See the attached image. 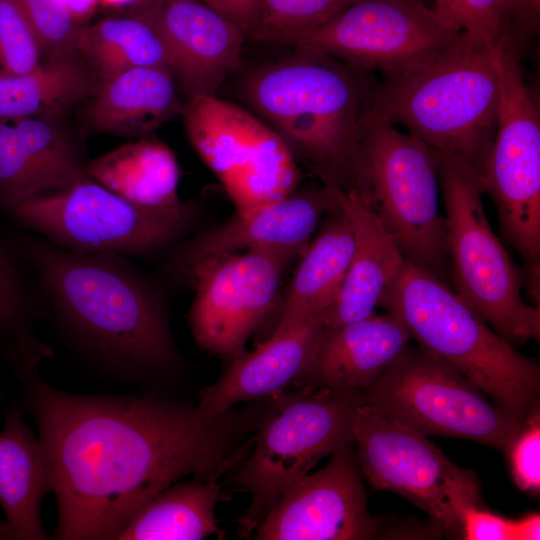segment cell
I'll list each match as a JSON object with an SVG mask.
<instances>
[{
  "label": "cell",
  "mask_w": 540,
  "mask_h": 540,
  "mask_svg": "<svg viewBox=\"0 0 540 540\" xmlns=\"http://www.w3.org/2000/svg\"><path fill=\"white\" fill-rule=\"evenodd\" d=\"M327 309L280 334L268 336L254 351L229 361L219 379L200 391L198 408L216 415L237 403L284 391L311 365L326 327Z\"/></svg>",
  "instance_id": "cell-20"
},
{
  "label": "cell",
  "mask_w": 540,
  "mask_h": 540,
  "mask_svg": "<svg viewBox=\"0 0 540 540\" xmlns=\"http://www.w3.org/2000/svg\"><path fill=\"white\" fill-rule=\"evenodd\" d=\"M51 491L49 468L38 437L17 409L7 411L0 431V507L9 539H48L41 505Z\"/></svg>",
  "instance_id": "cell-24"
},
{
  "label": "cell",
  "mask_w": 540,
  "mask_h": 540,
  "mask_svg": "<svg viewBox=\"0 0 540 540\" xmlns=\"http://www.w3.org/2000/svg\"><path fill=\"white\" fill-rule=\"evenodd\" d=\"M516 486L525 492L540 491V413L533 412L506 452Z\"/></svg>",
  "instance_id": "cell-35"
},
{
  "label": "cell",
  "mask_w": 540,
  "mask_h": 540,
  "mask_svg": "<svg viewBox=\"0 0 540 540\" xmlns=\"http://www.w3.org/2000/svg\"><path fill=\"white\" fill-rule=\"evenodd\" d=\"M462 37L423 0H361L296 46L331 56L361 72L401 75L427 67Z\"/></svg>",
  "instance_id": "cell-13"
},
{
  "label": "cell",
  "mask_w": 540,
  "mask_h": 540,
  "mask_svg": "<svg viewBox=\"0 0 540 540\" xmlns=\"http://www.w3.org/2000/svg\"><path fill=\"white\" fill-rule=\"evenodd\" d=\"M218 479L176 482L132 517L117 540H199L223 535L215 516L224 501Z\"/></svg>",
  "instance_id": "cell-27"
},
{
  "label": "cell",
  "mask_w": 540,
  "mask_h": 540,
  "mask_svg": "<svg viewBox=\"0 0 540 540\" xmlns=\"http://www.w3.org/2000/svg\"><path fill=\"white\" fill-rule=\"evenodd\" d=\"M353 247L349 218L337 207L324 217L317 235L303 251L269 336L280 334L333 304L346 277Z\"/></svg>",
  "instance_id": "cell-26"
},
{
  "label": "cell",
  "mask_w": 540,
  "mask_h": 540,
  "mask_svg": "<svg viewBox=\"0 0 540 540\" xmlns=\"http://www.w3.org/2000/svg\"><path fill=\"white\" fill-rule=\"evenodd\" d=\"M352 445L337 449L322 469L288 487L256 527L255 539L375 538L379 524L369 512L362 473Z\"/></svg>",
  "instance_id": "cell-16"
},
{
  "label": "cell",
  "mask_w": 540,
  "mask_h": 540,
  "mask_svg": "<svg viewBox=\"0 0 540 540\" xmlns=\"http://www.w3.org/2000/svg\"><path fill=\"white\" fill-rule=\"evenodd\" d=\"M364 404L425 436L474 441L507 452L524 423L498 407L457 369L408 346L363 391Z\"/></svg>",
  "instance_id": "cell-9"
},
{
  "label": "cell",
  "mask_w": 540,
  "mask_h": 540,
  "mask_svg": "<svg viewBox=\"0 0 540 540\" xmlns=\"http://www.w3.org/2000/svg\"><path fill=\"white\" fill-rule=\"evenodd\" d=\"M410 339L402 323L388 312L326 325L311 365L292 385L364 391L405 351Z\"/></svg>",
  "instance_id": "cell-22"
},
{
  "label": "cell",
  "mask_w": 540,
  "mask_h": 540,
  "mask_svg": "<svg viewBox=\"0 0 540 540\" xmlns=\"http://www.w3.org/2000/svg\"><path fill=\"white\" fill-rule=\"evenodd\" d=\"M37 310L9 254L0 245V355L20 379L37 375L52 350L36 333Z\"/></svg>",
  "instance_id": "cell-30"
},
{
  "label": "cell",
  "mask_w": 540,
  "mask_h": 540,
  "mask_svg": "<svg viewBox=\"0 0 540 540\" xmlns=\"http://www.w3.org/2000/svg\"><path fill=\"white\" fill-rule=\"evenodd\" d=\"M446 214L451 286L512 346L539 340V306L522 297L525 272L511 259L487 219L481 172L460 159L435 153Z\"/></svg>",
  "instance_id": "cell-6"
},
{
  "label": "cell",
  "mask_w": 540,
  "mask_h": 540,
  "mask_svg": "<svg viewBox=\"0 0 540 540\" xmlns=\"http://www.w3.org/2000/svg\"><path fill=\"white\" fill-rule=\"evenodd\" d=\"M500 103L495 136L482 169L484 193L497 208L501 233L521 256L526 273L540 265V114L527 84L520 50L503 36L496 45Z\"/></svg>",
  "instance_id": "cell-10"
},
{
  "label": "cell",
  "mask_w": 540,
  "mask_h": 540,
  "mask_svg": "<svg viewBox=\"0 0 540 540\" xmlns=\"http://www.w3.org/2000/svg\"><path fill=\"white\" fill-rule=\"evenodd\" d=\"M221 14L245 36H249L257 25L260 15V0H199Z\"/></svg>",
  "instance_id": "cell-38"
},
{
  "label": "cell",
  "mask_w": 540,
  "mask_h": 540,
  "mask_svg": "<svg viewBox=\"0 0 540 540\" xmlns=\"http://www.w3.org/2000/svg\"><path fill=\"white\" fill-rule=\"evenodd\" d=\"M540 0H510L507 29L520 48L538 34Z\"/></svg>",
  "instance_id": "cell-37"
},
{
  "label": "cell",
  "mask_w": 540,
  "mask_h": 540,
  "mask_svg": "<svg viewBox=\"0 0 540 540\" xmlns=\"http://www.w3.org/2000/svg\"><path fill=\"white\" fill-rule=\"evenodd\" d=\"M465 540H513V519L483 506L466 508L461 515V535Z\"/></svg>",
  "instance_id": "cell-36"
},
{
  "label": "cell",
  "mask_w": 540,
  "mask_h": 540,
  "mask_svg": "<svg viewBox=\"0 0 540 540\" xmlns=\"http://www.w3.org/2000/svg\"><path fill=\"white\" fill-rule=\"evenodd\" d=\"M180 113L191 145L236 212L293 194L299 181L293 153L269 125L216 95H188Z\"/></svg>",
  "instance_id": "cell-12"
},
{
  "label": "cell",
  "mask_w": 540,
  "mask_h": 540,
  "mask_svg": "<svg viewBox=\"0 0 540 540\" xmlns=\"http://www.w3.org/2000/svg\"><path fill=\"white\" fill-rule=\"evenodd\" d=\"M366 198L405 261L451 287L434 152L368 106L361 122Z\"/></svg>",
  "instance_id": "cell-8"
},
{
  "label": "cell",
  "mask_w": 540,
  "mask_h": 540,
  "mask_svg": "<svg viewBox=\"0 0 540 540\" xmlns=\"http://www.w3.org/2000/svg\"><path fill=\"white\" fill-rule=\"evenodd\" d=\"M134 14L155 28L188 95H215L240 63L245 35L199 0H146Z\"/></svg>",
  "instance_id": "cell-17"
},
{
  "label": "cell",
  "mask_w": 540,
  "mask_h": 540,
  "mask_svg": "<svg viewBox=\"0 0 540 540\" xmlns=\"http://www.w3.org/2000/svg\"><path fill=\"white\" fill-rule=\"evenodd\" d=\"M88 178L81 150L57 116L0 120V205Z\"/></svg>",
  "instance_id": "cell-18"
},
{
  "label": "cell",
  "mask_w": 540,
  "mask_h": 540,
  "mask_svg": "<svg viewBox=\"0 0 540 540\" xmlns=\"http://www.w3.org/2000/svg\"><path fill=\"white\" fill-rule=\"evenodd\" d=\"M299 253L251 249L198 260L187 267L195 297L189 324L196 343L229 361L274 309L285 269Z\"/></svg>",
  "instance_id": "cell-15"
},
{
  "label": "cell",
  "mask_w": 540,
  "mask_h": 540,
  "mask_svg": "<svg viewBox=\"0 0 540 540\" xmlns=\"http://www.w3.org/2000/svg\"><path fill=\"white\" fill-rule=\"evenodd\" d=\"M23 251L54 315L87 354L132 377L177 365L165 302L126 256L40 239Z\"/></svg>",
  "instance_id": "cell-2"
},
{
  "label": "cell",
  "mask_w": 540,
  "mask_h": 540,
  "mask_svg": "<svg viewBox=\"0 0 540 540\" xmlns=\"http://www.w3.org/2000/svg\"><path fill=\"white\" fill-rule=\"evenodd\" d=\"M88 177L143 209L168 215H191L178 195L179 166L163 142L141 137L86 163Z\"/></svg>",
  "instance_id": "cell-25"
},
{
  "label": "cell",
  "mask_w": 540,
  "mask_h": 540,
  "mask_svg": "<svg viewBox=\"0 0 540 540\" xmlns=\"http://www.w3.org/2000/svg\"><path fill=\"white\" fill-rule=\"evenodd\" d=\"M77 53L101 80L140 67L170 70L168 54L159 34L148 21L136 14L82 26Z\"/></svg>",
  "instance_id": "cell-29"
},
{
  "label": "cell",
  "mask_w": 540,
  "mask_h": 540,
  "mask_svg": "<svg viewBox=\"0 0 540 540\" xmlns=\"http://www.w3.org/2000/svg\"><path fill=\"white\" fill-rule=\"evenodd\" d=\"M1 397H2V393H1V391H0V398H1Z\"/></svg>",
  "instance_id": "cell-41"
},
{
  "label": "cell",
  "mask_w": 540,
  "mask_h": 540,
  "mask_svg": "<svg viewBox=\"0 0 540 540\" xmlns=\"http://www.w3.org/2000/svg\"><path fill=\"white\" fill-rule=\"evenodd\" d=\"M361 0H260L251 40L296 45L344 8Z\"/></svg>",
  "instance_id": "cell-31"
},
{
  "label": "cell",
  "mask_w": 540,
  "mask_h": 540,
  "mask_svg": "<svg viewBox=\"0 0 540 540\" xmlns=\"http://www.w3.org/2000/svg\"><path fill=\"white\" fill-rule=\"evenodd\" d=\"M254 433L252 451L233 477L250 494L238 532L252 536L280 495L324 457L353 444L351 421L363 391L304 387L281 391Z\"/></svg>",
  "instance_id": "cell-7"
},
{
  "label": "cell",
  "mask_w": 540,
  "mask_h": 540,
  "mask_svg": "<svg viewBox=\"0 0 540 540\" xmlns=\"http://www.w3.org/2000/svg\"><path fill=\"white\" fill-rule=\"evenodd\" d=\"M321 187L244 212L189 242L181 255L183 268L212 256L251 249H281L302 254L324 217L337 208Z\"/></svg>",
  "instance_id": "cell-19"
},
{
  "label": "cell",
  "mask_w": 540,
  "mask_h": 540,
  "mask_svg": "<svg viewBox=\"0 0 540 540\" xmlns=\"http://www.w3.org/2000/svg\"><path fill=\"white\" fill-rule=\"evenodd\" d=\"M4 208L55 245L123 256L169 245L190 221V215L168 216L136 206L89 177Z\"/></svg>",
  "instance_id": "cell-14"
},
{
  "label": "cell",
  "mask_w": 540,
  "mask_h": 540,
  "mask_svg": "<svg viewBox=\"0 0 540 540\" xmlns=\"http://www.w3.org/2000/svg\"><path fill=\"white\" fill-rule=\"evenodd\" d=\"M320 180L347 214L354 238L346 277L327 309L326 325L334 326L375 313L384 292L399 276L406 261L366 197L357 191H344L330 179Z\"/></svg>",
  "instance_id": "cell-21"
},
{
  "label": "cell",
  "mask_w": 540,
  "mask_h": 540,
  "mask_svg": "<svg viewBox=\"0 0 540 540\" xmlns=\"http://www.w3.org/2000/svg\"><path fill=\"white\" fill-rule=\"evenodd\" d=\"M351 433L362 476L423 510L443 534L461 535V515L483 506L476 474L453 463L427 436L362 403Z\"/></svg>",
  "instance_id": "cell-11"
},
{
  "label": "cell",
  "mask_w": 540,
  "mask_h": 540,
  "mask_svg": "<svg viewBox=\"0 0 540 540\" xmlns=\"http://www.w3.org/2000/svg\"><path fill=\"white\" fill-rule=\"evenodd\" d=\"M181 108L171 71L140 67L101 80L87 104L85 118L99 133L141 138Z\"/></svg>",
  "instance_id": "cell-23"
},
{
  "label": "cell",
  "mask_w": 540,
  "mask_h": 540,
  "mask_svg": "<svg viewBox=\"0 0 540 540\" xmlns=\"http://www.w3.org/2000/svg\"><path fill=\"white\" fill-rule=\"evenodd\" d=\"M91 92L89 74L74 59L49 61L21 75L0 72V120L59 117Z\"/></svg>",
  "instance_id": "cell-28"
},
{
  "label": "cell",
  "mask_w": 540,
  "mask_h": 540,
  "mask_svg": "<svg viewBox=\"0 0 540 540\" xmlns=\"http://www.w3.org/2000/svg\"><path fill=\"white\" fill-rule=\"evenodd\" d=\"M42 50L18 0H0L1 73L21 75L38 67Z\"/></svg>",
  "instance_id": "cell-34"
},
{
  "label": "cell",
  "mask_w": 540,
  "mask_h": 540,
  "mask_svg": "<svg viewBox=\"0 0 540 540\" xmlns=\"http://www.w3.org/2000/svg\"><path fill=\"white\" fill-rule=\"evenodd\" d=\"M50 61L74 59L82 26L68 0H18Z\"/></svg>",
  "instance_id": "cell-32"
},
{
  "label": "cell",
  "mask_w": 540,
  "mask_h": 540,
  "mask_svg": "<svg viewBox=\"0 0 540 540\" xmlns=\"http://www.w3.org/2000/svg\"><path fill=\"white\" fill-rule=\"evenodd\" d=\"M299 52L251 75L246 101L319 178L366 197L361 122L377 82L331 56Z\"/></svg>",
  "instance_id": "cell-3"
},
{
  "label": "cell",
  "mask_w": 540,
  "mask_h": 540,
  "mask_svg": "<svg viewBox=\"0 0 540 540\" xmlns=\"http://www.w3.org/2000/svg\"><path fill=\"white\" fill-rule=\"evenodd\" d=\"M0 539H9L8 529L5 521H0Z\"/></svg>",
  "instance_id": "cell-40"
},
{
  "label": "cell",
  "mask_w": 540,
  "mask_h": 540,
  "mask_svg": "<svg viewBox=\"0 0 540 540\" xmlns=\"http://www.w3.org/2000/svg\"><path fill=\"white\" fill-rule=\"evenodd\" d=\"M432 8L452 28L495 45L507 29L510 0H433Z\"/></svg>",
  "instance_id": "cell-33"
},
{
  "label": "cell",
  "mask_w": 540,
  "mask_h": 540,
  "mask_svg": "<svg viewBox=\"0 0 540 540\" xmlns=\"http://www.w3.org/2000/svg\"><path fill=\"white\" fill-rule=\"evenodd\" d=\"M540 539V515L530 513L513 520V540Z\"/></svg>",
  "instance_id": "cell-39"
},
{
  "label": "cell",
  "mask_w": 540,
  "mask_h": 540,
  "mask_svg": "<svg viewBox=\"0 0 540 540\" xmlns=\"http://www.w3.org/2000/svg\"><path fill=\"white\" fill-rule=\"evenodd\" d=\"M379 306L419 347L457 369L520 422L539 410V364L516 351L435 276L406 262Z\"/></svg>",
  "instance_id": "cell-5"
},
{
  "label": "cell",
  "mask_w": 540,
  "mask_h": 540,
  "mask_svg": "<svg viewBox=\"0 0 540 540\" xmlns=\"http://www.w3.org/2000/svg\"><path fill=\"white\" fill-rule=\"evenodd\" d=\"M58 507L55 538L118 539L148 501L180 479H218L250 452L272 398L209 415L154 395L65 392L22 380Z\"/></svg>",
  "instance_id": "cell-1"
},
{
  "label": "cell",
  "mask_w": 540,
  "mask_h": 540,
  "mask_svg": "<svg viewBox=\"0 0 540 540\" xmlns=\"http://www.w3.org/2000/svg\"><path fill=\"white\" fill-rule=\"evenodd\" d=\"M369 106L433 152L482 173L497 127L500 71L496 44L462 39L427 67L384 75Z\"/></svg>",
  "instance_id": "cell-4"
}]
</instances>
